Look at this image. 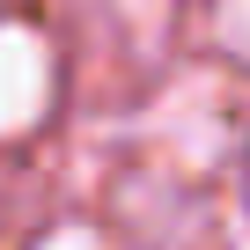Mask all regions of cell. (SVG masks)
<instances>
[{
	"label": "cell",
	"instance_id": "obj_1",
	"mask_svg": "<svg viewBox=\"0 0 250 250\" xmlns=\"http://www.w3.org/2000/svg\"><path fill=\"white\" fill-rule=\"evenodd\" d=\"M52 110V44L30 22H0V140L30 133Z\"/></svg>",
	"mask_w": 250,
	"mask_h": 250
},
{
	"label": "cell",
	"instance_id": "obj_2",
	"mask_svg": "<svg viewBox=\"0 0 250 250\" xmlns=\"http://www.w3.org/2000/svg\"><path fill=\"white\" fill-rule=\"evenodd\" d=\"M213 30H221V44H228V52H243V59H250V0H213Z\"/></svg>",
	"mask_w": 250,
	"mask_h": 250
},
{
	"label": "cell",
	"instance_id": "obj_3",
	"mask_svg": "<svg viewBox=\"0 0 250 250\" xmlns=\"http://www.w3.org/2000/svg\"><path fill=\"white\" fill-rule=\"evenodd\" d=\"M118 15H125V22H133L140 37H155V30L169 22V0H118Z\"/></svg>",
	"mask_w": 250,
	"mask_h": 250
},
{
	"label": "cell",
	"instance_id": "obj_4",
	"mask_svg": "<svg viewBox=\"0 0 250 250\" xmlns=\"http://www.w3.org/2000/svg\"><path fill=\"white\" fill-rule=\"evenodd\" d=\"M44 250H103V243H96V235H81V228H66V235H52Z\"/></svg>",
	"mask_w": 250,
	"mask_h": 250
}]
</instances>
